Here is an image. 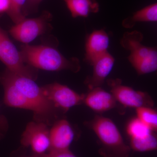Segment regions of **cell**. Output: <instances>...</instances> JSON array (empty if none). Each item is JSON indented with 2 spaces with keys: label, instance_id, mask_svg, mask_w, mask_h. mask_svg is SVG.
I'll return each mask as SVG.
<instances>
[{
  "label": "cell",
  "instance_id": "6da1fadb",
  "mask_svg": "<svg viewBox=\"0 0 157 157\" xmlns=\"http://www.w3.org/2000/svg\"><path fill=\"white\" fill-rule=\"evenodd\" d=\"M20 53L25 63L37 70H70L77 73L81 68L78 59H67L56 48L48 45L25 44L21 47Z\"/></svg>",
  "mask_w": 157,
  "mask_h": 157
},
{
  "label": "cell",
  "instance_id": "7a4b0ae2",
  "mask_svg": "<svg viewBox=\"0 0 157 157\" xmlns=\"http://www.w3.org/2000/svg\"><path fill=\"white\" fill-rule=\"evenodd\" d=\"M1 76L11 82L25 97L32 107L37 122L46 124L56 117V108L48 101L40 87L32 78L19 76L6 69Z\"/></svg>",
  "mask_w": 157,
  "mask_h": 157
},
{
  "label": "cell",
  "instance_id": "3957f363",
  "mask_svg": "<svg viewBox=\"0 0 157 157\" xmlns=\"http://www.w3.org/2000/svg\"><path fill=\"white\" fill-rule=\"evenodd\" d=\"M90 126L101 143L99 153L102 157H129L132 149L125 143L117 127L110 119L96 116Z\"/></svg>",
  "mask_w": 157,
  "mask_h": 157
},
{
  "label": "cell",
  "instance_id": "277c9868",
  "mask_svg": "<svg viewBox=\"0 0 157 157\" xmlns=\"http://www.w3.org/2000/svg\"><path fill=\"white\" fill-rule=\"evenodd\" d=\"M143 39V34L134 31L125 33L121 40V46L130 51L129 61L140 75L155 72L157 69L156 49L142 45Z\"/></svg>",
  "mask_w": 157,
  "mask_h": 157
},
{
  "label": "cell",
  "instance_id": "5b68a950",
  "mask_svg": "<svg viewBox=\"0 0 157 157\" xmlns=\"http://www.w3.org/2000/svg\"><path fill=\"white\" fill-rule=\"evenodd\" d=\"M0 60L11 73L34 80L36 79L37 69L25 64L20 52L11 42L6 31L3 29L0 44Z\"/></svg>",
  "mask_w": 157,
  "mask_h": 157
},
{
  "label": "cell",
  "instance_id": "8992f818",
  "mask_svg": "<svg viewBox=\"0 0 157 157\" xmlns=\"http://www.w3.org/2000/svg\"><path fill=\"white\" fill-rule=\"evenodd\" d=\"M52 17V16L49 12L45 11L39 17L25 18L12 26L9 30V33L17 41L28 44L51 28L49 21Z\"/></svg>",
  "mask_w": 157,
  "mask_h": 157
},
{
  "label": "cell",
  "instance_id": "52a82bcc",
  "mask_svg": "<svg viewBox=\"0 0 157 157\" xmlns=\"http://www.w3.org/2000/svg\"><path fill=\"white\" fill-rule=\"evenodd\" d=\"M42 88L44 95L54 107L64 112L82 104L85 95L79 94L68 86L56 82L46 85Z\"/></svg>",
  "mask_w": 157,
  "mask_h": 157
},
{
  "label": "cell",
  "instance_id": "ba28073f",
  "mask_svg": "<svg viewBox=\"0 0 157 157\" xmlns=\"http://www.w3.org/2000/svg\"><path fill=\"white\" fill-rule=\"evenodd\" d=\"M108 83L111 94L117 101L125 107L137 109L140 107H153L154 102L147 93L135 90L122 85L120 79H110Z\"/></svg>",
  "mask_w": 157,
  "mask_h": 157
},
{
  "label": "cell",
  "instance_id": "9c48e42d",
  "mask_svg": "<svg viewBox=\"0 0 157 157\" xmlns=\"http://www.w3.org/2000/svg\"><path fill=\"white\" fill-rule=\"evenodd\" d=\"M21 143L24 146H30L35 155L42 154L49 151V130L47 124L40 122L29 123L23 133Z\"/></svg>",
  "mask_w": 157,
  "mask_h": 157
},
{
  "label": "cell",
  "instance_id": "30bf717a",
  "mask_svg": "<svg viewBox=\"0 0 157 157\" xmlns=\"http://www.w3.org/2000/svg\"><path fill=\"white\" fill-rule=\"evenodd\" d=\"M74 137L73 129L67 121L61 119L57 121L49 130V151L69 149Z\"/></svg>",
  "mask_w": 157,
  "mask_h": 157
},
{
  "label": "cell",
  "instance_id": "8fae6325",
  "mask_svg": "<svg viewBox=\"0 0 157 157\" xmlns=\"http://www.w3.org/2000/svg\"><path fill=\"white\" fill-rule=\"evenodd\" d=\"M114 58L108 52L95 60L91 65L93 67L92 76L88 77L85 83L90 90L101 87L114 65Z\"/></svg>",
  "mask_w": 157,
  "mask_h": 157
},
{
  "label": "cell",
  "instance_id": "7c38bea8",
  "mask_svg": "<svg viewBox=\"0 0 157 157\" xmlns=\"http://www.w3.org/2000/svg\"><path fill=\"white\" fill-rule=\"evenodd\" d=\"M109 38L104 30H96L90 34L85 45V60L91 65L98 58L108 52Z\"/></svg>",
  "mask_w": 157,
  "mask_h": 157
},
{
  "label": "cell",
  "instance_id": "4fadbf2b",
  "mask_svg": "<svg viewBox=\"0 0 157 157\" xmlns=\"http://www.w3.org/2000/svg\"><path fill=\"white\" fill-rule=\"evenodd\" d=\"M117 102L111 93L98 87L90 90L85 95L83 103L95 112L101 113L113 109L116 106Z\"/></svg>",
  "mask_w": 157,
  "mask_h": 157
},
{
  "label": "cell",
  "instance_id": "5bb4252c",
  "mask_svg": "<svg viewBox=\"0 0 157 157\" xmlns=\"http://www.w3.org/2000/svg\"><path fill=\"white\" fill-rule=\"evenodd\" d=\"M72 17H87L91 13L99 11L97 0H64Z\"/></svg>",
  "mask_w": 157,
  "mask_h": 157
},
{
  "label": "cell",
  "instance_id": "9a60e30c",
  "mask_svg": "<svg viewBox=\"0 0 157 157\" xmlns=\"http://www.w3.org/2000/svg\"><path fill=\"white\" fill-rule=\"evenodd\" d=\"M157 21V4L154 3L135 12L131 17L124 20V27L131 29L139 22H155Z\"/></svg>",
  "mask_w": 157,
  "mask_h": 157
},
{
  "label": "cell",
  "instance_id": "2e32d148",
  "mask_svg": "<svg viewBox=\"0 0 157 157\" xmlns=\"http://www.w3.org/2000/svg\"><path fill=\"white\" fill-rule=\"evenodd\" d=\"M130 147L131 149L140 152L156 150L157 148L156 135L152 132L144 137L131 138Z\"/></svg>",
  "mask_w": 157,
  "mask_h": 157
},
{
  "label": "cell",
  "instance_id": "e0dca14e",
  "mask_svg": "<svg viewBox=\"0 0 157 157\" xmlns=\"http://www.w3.org/2000/svg\"><path fill=\"white\" fill-rule=\"evenodd\" d=\"M127 131L131 138L144 137L153 132L137 117L133 119L129 122L127 126Z\"/></svg>",
  "mask_w": 157,
  "mask_h": 157
},
{
  "label": "cell",
  "instance_id": "ac0fdd59",
  "mask_svg": "<svg viewBox=\"0 0 157 157\" xmlns=\"http://www.w3.org/2000/svg\"><path fill=\"white\" fill-rule=\"evenodd\" d=\"M137 117L147 126L152 131L157 129V111L152 107H143L136 109Z\"/></svg>",
  "mask_w": 157,
  "mask_h": 157
},
{
  "label": "cell",
  "instance_id": "d6986e66",
  "mask_svg": "<svg viewBox=\"0 0 157 157\" xmlns=\"http://www.w3.org/2000/svg\"><path fill=\"white\" fill-rule=\"evenodd\" d=\"M26 1L9 0V9L6 13L15 24L20 22L25 18L23 14L22 9Z\"/></svg>",
  "mask_w": 157,
  "mask_h": 157
},
{
  "label": "cell",
  "instance_id": "ffe728a7",
  "mask_svg": "<svg viewBox=\"0 0 157 157\" xmlns=\"http://www.w3.org/2000/svg\"><path fill=\"white\" fill-rule=\"evenodd\" d=\"M34 155L36 157H77L70 150L54 151L50 150L47 153Z\"/></svg>",
  "mask_w": 157,
  "mask_h": 157
},
{
  "label": "cell",
  "instance_id": "44dd1931",
  "mask_svg": "<svg viewBox=\"0 0 157 157\" xmlns=\"http://www.w3.org/2000/svg\"><path fill=\"white\" fill-rule=\"evenodd\" d=\"M42 0H27L22 9V13L25 16L36 10Z\"/></svg>",
  "mask_w": 157,
  "mask_h": 157
},
{
  "label": "cell",
  "instance_id": "7402d4cb",
  "mask_svg": "<svg viewBox=\"0 0 157 157\" xmlns=\"http://www.w3.org/2000/svg\"><path fill=\"white\" fill-rule=\"evenodd\" d=\"M9 7V0H0V14L7 13Z\"/></svg>",
  "mask_w": 157,
  "mask_h": 157
},
{
  "label": "cell",
  "instance_id": "603a6c76",
  "mask_svg": "<svg viewBox=\"0 0 157 157\" xmlns=\"http://www.w3.org/2000/svg\"><path fill=\"white\" fill-rule=\"evenodd\" d=\"M2 29L0 27V44H1V34H2Z\"/></svg>",
  "mask_w": 157,
  "mask_h": 157
},
{
  "label": "cell",
  "instance_id": "cb8c5ba5",
  "mask_svg": "<svg viewBox=\"0 0 157 157\" xmlns=\"http://www.w3.org/2000/svg\"><path fill=\"white\" fill-rule=\"evenodd\" d=\"M36 157V156H35V155L34 156H31V157Z\"/></svg>",
  "mask_w": 157,
  "mask_h": 157
}]
</instances>
